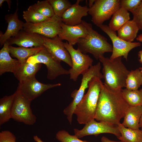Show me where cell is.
I'll list each match as a JSON object with an SVG mask.
<instances>
[{"mask_svg": "<svg viewBox=\"0 0 142 142\" xmlns=\"http://www.w3.org/2000/svg\"><path fill=\"white\" fill-rule=\"evenodd\" d=\"M129 106L123 97L121 90H111L102 82L95 119L117 125Z\"/></svg>", "mask_w": 142, "mask_h": 142, "instance_id": "cell-1", "label": "cell"}, {"mask_svg": "<svg viewBox=\"0 0 142 142\" xmlns=\"http://www.w3.org/2000/svg\"><path fill=\"white\" fill-rule=\"evenodd\" d=\"M103 65V83L108 88L113 90L120 91L126 87V80L130 71L123 63L122 57L110 60L104 55L99 59Z\"/></svg>", "mask_w": 142, "mask_h": 142, "instance_id": "cell-2", "label": "cell"}, {"mask_svg": "<svg viewBox=\"0 0 142 142\" xmlns=\"http://www.w3.org/2000/svg\"><path fill=\"white\" fill-rule=\"evenodd\" d=\"M101 79L93 78L89 84L88 90L77 106L74 114L80 124H86L95 119L99 95L101 90Z\"/></svg>", "mask_w": 142, "mask_h": 142, "instance_id": "cell-3", "label": "cell"}, {"mask_svg": "<svg viewBox=\"0 0 142 142\" xmlns=\"http://www.w3.org/2000/svg\"><path fill=\"white\" fill-rule=\"evenodd\" d=\"M86 27L88 34L85 38L79 39L78 48L83 53H89L97 59L106 52H112L113 46L107 39L94 30L92 24L82 20L81 23Z\"/></svg>", "mask_w": 142, "mask_h": 142, "instance_id": "cell-4", "label": "cell"}, {"mask_svg": "<svg viewBox=\"0 0 142 142\" xmlns=\"http://www.w3.org/2000/svg\"><path fill=\"white\" fill-rule=\"evenodd\" d=\"M101 68L100 62L92 65L82 74V78L80 86L78 90H75L72 94L73 99L69 105L64 110V114L67 117L70 124H71L74 111L77 105L83 98L85 90L88 88L89 84L92 79L97 77L101 79L103 78L102 74L100 72Z\"/></svg>", "mask_w": 142, "mask_h": 142, "instance_id": "cell-5", "label": "cell"}, {"mask_svg": "<svg viewBox=\"0 0 142 142\" xmlns=\"http://www.w3.org/2000/svg\"><path fill=\"white\" fill-rule=\"evenodd\" d=\"M12 104L11 118L19 122L29 125H33L36 117L31 107V102L16 91Z\"/></svg>", "mask_w": 142, "mask_h": 142, "instance_id": "cell-6", "label": "cell"}, {"mask_svg": "<svg viewBox=\"0 0 142 142\" xmlns=\"http://www.w3.org/2000/svg\"><path fill=\"white\" fill-rule=\"evenodd\" d=\"M120 7V0H95L88 13L97 26L108 20Z\"/></svg>", "mask_w": 142, "mask_h": 142, "instance_id": "cell-7", "label": "cell"}, {"mask_svg": "<svg viewBox=\"0 0 142 142\" xmlns=\"http://www.w3.org/2000/svg\"><path fill=\"white\" fill-rule=\"evenodd\" d=\"M27 62L33 64L43 63L45 65L47 69V78L50 80L54 79L61 75L69 74V70L54 59L44 46L38 53L29 58Z\"/></svg>", "mask_w": 142, "mask_h": 142, "instance_id": "cell-8", "label": "cell"}, {"mask_svg": "<svg viewBox=\"0 0 142 142\" xmlns=\"http://www.w3.org/2000/svg\"><path fill=\"white\" fill-rule=\"evenodd\" d=\"M64 44L70 55L72 62V66L68 70L70 78L75 82L80 74L92 65L93 60L88 55L83 53L78 48L75 49L67 41Z\"/></svg>", "mask_w": 142, "mask_h": 142, "instance_id": "cell-9", "label": "cell"}, {"mask_svg": "<svg viewBox=\"0 0 142 142\" xmlns=\"http://www.w3.org/2000/svg\"><path fill=\"white\" fill-rule=\"evenodd\" d=\"M98 27L108 36L112 43V53L109 58L110 60L123 56L127 60L129 52L141 45L139 42H129L121 39L118 36L116 31L112 30L108 25L103 24Z\"/></svg>", "mask_w": 142, "mask_h": 142, "instance_id": "cell-10", "label": "cell"}, {"mask_svg": "<svg viewBox=\"0 0 142 142\" xmlns=\"http://www.w3.org/2000/svg\"><path fill=\"white\" fill-rule=\"evenodd\" d=\"M61 85L59 83L54 84L41 83L34 76L19 81L16 90L32 102L48 89Z\"/></svg>", "mask_w": 142, "mask_h": 142, "instance_id": "cell-11", "label": "cell"}, {"mask_svg": "<svg viewBox=\"0 0 142 142\" xmlns=\"http://www.w3.org/2000/svg\"><path fill=\"white\" fill-rule=\"evenodd\" d=\"M62 22L61 18L55 14L49 19L37 24L25 23L23 29L53 38L58 36L60 32Z\"/></svg>", "mask_w": 142, "mask_h": 142, "instance_id": "cell-12", "label": "cell"}, {"mask_svg": "<svg viewBox=\"0 0 142 142\" xmlns=\"http://www.w3.org/2000/svg\"><path fill=\"white\" fill-rule=\"evenodd\" d=\"M94 119L85 124L81 129H74V135L79 138L89 135L97 136L104 133L112 134L117 138L121 134L117 125H114L102 122H97Z\"/></svg>", "mask_w": 142, "mask_h": 142, "instance_id": "cell-13", "label": "cell"}, {"mask_svg": "<svg viewBox=\"0 0 142 142\" xmlns=\"http://www.w3.org/2000/svg\"><path fill=\"white\" fill-rule=\"evenodd\" d=\"M43 46L46 49L53 58L60 63L63 61L71 68L72 62L70 55L64 46V42L58 36L53 38L42 36Z\"/></svg>", "mask_w": 142, "mask_h": 142, "instance_id": "cell-14", "label": "cell"}, {"mask_svg": "<svg viewBox=\"0 0 142 142\" xmlns=\"http://www.w3.org/2000/svg\"><path fill=\"white\" fill-rule=\"evenodd\" d=\"M6 42L9 45L15 44L20 47L30 48L43 46V41L42 35L23 29Z\"/></svg>", "mask_w": 142, "mask_h": 142, "instance_id": "cell-15", "label": "cell"}, {"mask_svg": "<svg viewBox=\"0 0 142 142\" xmlns=\"http://www.w3.org/2000/svg\"><path fill=\"white\" fill-rule=\"evenodd\" d=\"M61 26V30L58 36L60 39L66 40L73 46L77 43L79 39L85 38L87 35V29L82 23L78 25L71 26L62 22Z\"/></svg>", "mask_w": 142, "mask_h": 142, "instance_id": "cell-16", "label": "cell"}, {"mask_svg": "<svg viewBox=\"0 0 142 142\" xmlns=\"http://www.w3.org/2000/svg\"><path fill=\"white\" fill-rule=\"evenodd\" d=\"M83 0H77L75 3L67 10L61 18L63 22L65 24L74 26L79 25L82 22V18L87 16L89 8L87 6H82L80 2Z\"/></svg>", "mask_w": 142, "mask_h": 142, "instance_id": "cell-17", "label": "cell"}, {"mask_svg": "<svg viewBox=\"0 0 142 142\" xmlns=\"http://www.w3.org/2000/svg\"><path fill=\"white\" fill-rule=\"evenodd\" d=\"M18 8L17 7L14 13L8 14L5 16V19L8 25L4 33L0 31V47L10 38L16 36L20 31L23 29L24 23L18 18Z\"/></svg>", "mask_w": 142, "mask_h": 142, "instance_id": "cell-18", "label": "cell"}, {"mask_svg": "<svg viewBox=\"0 0 142 142\" xmlns=\"http://www.w3.org/2000/svg\"><path fill=\"white\" fill-rule=\"evenodd\" d=\"M9 45L6 42L0 50V75L6 72L13 73L21 64L17 59L12 58L9 55Z\"/></svg>", "mask_w": 142, "mask_h": 142, "instance_id": "cell-19", "label": "cell"}, {"mask_svg": "<svg viewBox=\"0 0 142 142\" xmlns=\"http://www.w3.org/2000/svg\"><path fill=\"white\" fill-rule=\"evenodd\" d=\"M142 115V106H129L125 112L122 124L126 128L139 129Z\"/></svg>", "mask_w": 142, "mask_h": 142, "instance_id": "cell-20", "label": "cell"}, {"mask_svg": "<svg viewBox=\"0 0 142 142\" xmlns=\"http://www.w3.org/2000/svg\"><path fill=\"white\" fill-rule=\"evenodd\" d=\"M43 48V46L30 48L9 46V53L11 56L16 58L21 64L25 63L29 58L37 53Z\"/></svg>", "mask_w": 142, "mask_h": 142, "instance_id": "cell-21", "label": "cell"}, {"mask_svg": "<svg viewBox=\"0 0 142 142\" xmlns=\"http://www.w3.org/2000/svg\"><path fill=\"white\" fill-rule=\"evenodd\" d=\"M15 92L10 95L5 96L0 99V125L11 118L12 109Z\"/></svg>", "mask_w": 142, "mask_h": 142, "instance_id": "cell-22", "label": "cell"}, {"mask_svg": "<svg viewBox=\"0 0 142 142\" xmlns=\"http://www.w3.org/2000/svg\"><path fill=\"white\" fill-rule=\"evenodd\" d=\"M117 126L121 134L118 139L123 142H142V130L126 128L120 123Z\"/></svg>", "mask_w": 142, "mask_h": 142, "instance_id": "cell-23", "label": "cell"}, {"mask_svg": "<svg viewBox=\"0 0 142 142\" xmlns=\"http://www.w3.org/2000/svg\"><path fill=\"white\" fill-rule=\"evenodd\" d=\"M139 30L134 21L130 20L118 30L117 36L126 42H132L136 38Z\"/></svg>", "mask_w": 142, "mask_h": 142, "instance_id": "cell-24", "label": "cell"}, {"mask_svg": "<svg viewBox=\"0 0 142 142\" xmlns=\"http://www.w3.org/2000/svg\"><path fill=\"white\" fill-rule=\"evenodd\" d=\"M41 66L40 63L33 64L26 61L24 63L21 64L13 74L16 78L19 81L35 76Z\"/></svg>", "mask_w": 142, "mask_h": 142, "instance_id": "cell-25", "label": "cell"}, {"mask_svg": "<svg viewBox=\"0 0 142 142\" xmlns=\"http://www.w3.org/2000/svg\"><path fill=\"white\" fill-rule=\"evenodd\" d=\"M130 19L129 13L126 10L120 7L113 15L109 24V28L116 31Z\"/></svg>", "mask_w": 142, "mask_h": 142, "instance_id": "cell-26", "label": "cell"}, {"mask_svg": "<svg viewBox=\"0 0 142 142\" xmlns=\"http://www.w3.org/2000/svg\"><path fill=\"white\" fill-rule=\"evenodd\" d=\"M121 93L125 101L129 106H142V88L132 90L122 89Z\"/></svg>", "mask_w": 142, "mask_h": 142, "instance_id": "cell-27", "label": "cell"}, {"mask_svg": "<svg viewBox=\"0 0 142 142\" xmlns=\"http://www.w3.org/2000/svg\"><path fill=\"white\" fill-rule=\"evenodd\" d=\"M142 85V74L139 68L130 71L126 80V88L132 90H138Z\"/></svg>", "mask_w": 142, "mask_h": 142, "instance_id": "cell-28", "label": "cell"}, {"mask_svg": "<svg viewBox=\"0 0 142 142\" xmlns=\"http://www.w3.org/2000/svg\"><path fill=\"white\" fill-rule=\"evenodd\" d=\"M29 7L37 12L48 17L50 18L55 15L48 0L38 1L36 3Z\"/></svg>", "mask_w": 142, "mask_h": 142, "instance_id": "cell-29", "label": "cell"}, {"mask_svg": "<svg viewBox=\"0 0 142 142\" xmlns=\"http://www.w3.org/2000/svg\"><path fill=\"white\" fill-rule=\"evenodd\" d=\"M23 16L26 22L34 24L40 23L50 18L37 12L29 7L27 10L23 12Z\"/></svg>", "mask_w": 142, "mask_h": 142, "instance_id": "cell-30", "label": "cell"}, {"mask_svg": "<svg viewBox=\"0 0 142 142\" xmlns=\"http://www.w3.org/2000/svg\"><path fill=\"white\" fill-rule=\"evenodd\" d=\"M53 9L55 15L61 18L65 11L72 4L67 0H48Z\"/></svg>", "mask_w": 142, "mask_h": 142, "instance_id": "cell-31", "label": "cell"}, {"mask_svg": "<svg viewBox=\"0 0 142 142\" xmlns=\"http://www.w3.org/2000/svg\"><path fill=\"white\" fill-rule=\"evenodd\" d=\"M55 137L60 142H90L81 140L74 135H71L64 130L59 131L56 134Z\"/></svg>", "mask_w": 142, "mask_h": 142, "instance_id": "cell-32", "label": "cell"}, {"mask_svg": "<svg viewBox=\"0 0 142 142\" xmlns=\"http://www.w3.org/2000/svg\"><path fill=\"white\" fill-rule=\"evenodd\" d=\"M142 0H120V7H122L131 13L141 4Z\"/></svg>", "mask_w": 142, "mask_h": 142, "instance_id": "cell-33", "label": "cell"}, {"mask_svg": "<svg viewBox=\"0 0 142 142\" xmlns=\"http://www.w3.org/2000/svg\"><path fill=\"white\" fill-rule=\"evenodd\" d=\"M131 13L133 16L132 20L139 30L142 31V2L138 7Z\"/></svg>", "mask_w": 142, "mask_h": 142, "instance_id": "cell-34", "label": "cell"}, {"mask_svg": "<svg viewBox=\"0 0 142 142\" xmlns=\"http://www.w3.org/2000/svg\"><path fill=\"white\" fill-rule=\"evenodd\" d=\"M16 136L8 130H4L0 132V142H16Z\"/></svg>", "mask_w": 142, "mask_h": 142, "instance_id": "cell-35", "label": "cell"}, {"mask_svg": "<svg viewBox=\"0 0 142 142\" xmlns=\"http://www.w3.org/2000/svg\"><path fill=\"white\" fill-rule=\"evenodd\" d=\"M102 142H123L121 141H116L110 140L106 137L103 136L101 139Z\"/></svg>", "mask_w": 142, "mask_h": 142, "instance_id": "cell-36", "label": "cell"}, {"mask_svg": "<svg viewBox=\"0 0 142 142\" xmlns=\"http://www.w3.org/2000/svg\"><path fill=\"white\" fill-rule=\"evenodd\" d=\"M33 139L36 142H45L42 141L37 135H35L33 136Z\"/></svg>", "mask_w": 142, "mask_h": 142, "instance_id": "cell-37", "label": "cell"}, {"mask_svg": "<svg viewBox=\"0 0 142 142\" xmlns=\"http://www.w3.org/2000/svg\"><path fill=\"white\" fill-rule=\"evenodd\" d=\"M138 55L139 58V61L141 64H142V50L139 52Z\"/></svg>", "mask_w": 142, "mask_h": 142, "instance_id": "cell-38", "label": "cell"}, {"mask_svg": "<svg viewBox=\"0 0 142 142\" xmlns=\"http://www.w3.org/2000/svg\"><path fill=\"white\" fill-rule=\"evenodd\" d=\"M88 6L89 8H91L95 0H89L88 1Z\"/></svg>", "mask_w": 142, "mask_h": 142, "instance_id": "cell-39", "label": "cell"}, {"mask_svg": "<svg viewBox=\"0 0 142 142\" xmlns=\"http://www.w3.org/2000/svg\"><path fill=\"white\" fill-rule=\"evenodd\" d=\"M136 39L139 42H142V34H141L138 35L136 38Z\"/></svg>", "mask_w": 142, "mask_h": 142, "instance_id": "cell-40", "label": "cell"}, {"mask_svg": "<svg viewBox=\"0 0 142 142\" xmlns=\"http://www.w3.org/2000/svg\"><path fill=\"white\" fill-rule=\"evenodd\" d=\"M5 1L6 2H7L8 8L10 9L11 8V0H5Z\"/></svg>", "mask_w": 142, "mask_h": 142, "instance_id": "cell-41", "label": "cell"}, {"mask_svg": "<svg viewBox=\"0 0 142 142\" xmlns=\"http://www.w3.org/2000/svg\"><path fill=\"white\" fill-rule=\"evenodd\" d=\"M139 125L140 128H141V127H142V115L141 116V117L140 119Z\"/></svg>", "mask_w": 142, "mask_h": 142, "instance_id": "cell-42", "label": "cell"}, {"mask_svg": "<svg viewBox=\"0 0 142 142\" xmlns=\"http://www.w3.org/2000/svg\"><path fill=\"white\" fill-rule=\"evenodd\" d=\"M5 2V0H0V7L1 8L3 5V3Z\"/></svg>", "mask_w": 142, "mask_h": 142, "instance_id": "cell-43", "label": "cell"}, {"mask_svg": "<svg viewBox=\"0 0 142 142\" xmlns=\"http://www.w3.org/2000/svg\"><path fill=\"white\" fill-rule=\"evenodd\" d=\"M140 69L141 73L142 74V67H140L139 68Z\"/></svg>", "mask_w": 142, "mask_h": 142, "instance_id": "cell-44", "label": "cell"}, {"mask_svg": "<svg viewBox=\"0 0 142 142\" xmlns=\"http://www.w3.org/2000/svg\"><path fill=\"white\" fill-rule=\"evenodd\" d=\"M141 130H142V127L141 128Z\"/></svg>", "mask_w": 142, "mask_h": 142, "instance_id": "cell-45", "label": "cell"}]
</instances>
